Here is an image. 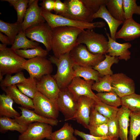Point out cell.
Instances as JSON below:
<instances>
[{
	"mask_svg": "<svg viewBox=\"0 0 140 140\" xmlns=\"http://www.w3.org/2000/svg\"><path fill=\"white\" fill-rule=\"evenodd\" d=\"M94 19L100 18L103 19L109 26L111 38L116 41L115 36L118 28L123 23L113 17L108 10L106 5H102L99 10L93 15Z\"/></svg>",
	"mask_w": 140,
	"mask_h": 140,
	"instance_id": "22",
	"label": "cell"
},
{
	"mask_svg": "<svg viewBox=\"0 0 140 140\" xmlns=\"http://www.w3.org/2000/svg\"><path fill=\"white\" fill-rule=\"evenodd\" d=\"M101 102L118 107L122 105L121 99L114 91L98 93L96 94Z\"/></svg>",
	"mask_w": 140,
	"mask_h": 140,
	"instance_id": "37",
	"label": "cell"
},
{
	"mask_svg": "<svg viewBox=\"0 0 140 140\" xmlns=\"http://www.w3.org/2000/svg\"><path fill=\"white\" fill-rule=\"evenodd\" d=\"M25 31L22 30L16 37L11 48L13 50H27L36 48L39 46V43L27 38Z\"/></svg>",
	"mask_w": 140,
	"mask_h": 140,
	"instance_id": "28",
	"label": "cell"
},
{
	"mask_svg": "<svg viewBox=\"0 0 140 140\" xmlns=\"http://www.w3.org/2000/svg\"><path fill=\"white\" fill-rule=\"evenodd\" d=\"M129 140H136L140 134V112H131L130 115Z\"/></svg>",
	"mask_w": 140,
	"mask_h": 140,
	"instance_id": "33",
	"label": "cell"
},
{
	"mask_svg": "<svg viewBox=\"0 0 140 140\" xmlns=\"http://www.w3.org/2000/svg\"><path fill=\"white\" fill-rule=\"evenodd\" d=\"M55 1L53 0H44L40 4L44 9L51 12L54 10Z\"/></svg>",
	"mask_w": 140,
	"mask_h": 140,
	"instance_id": "48",
	"label": "cell"
},
{
	"mask_svg": "<svg viewBox=\"0 0 140 140\" xmlns=\"http://www.w3.org/2000/svg\"><path fill=\"white\" fill-rule=\"evenodd\" d=\"M22 68L27 72L30 78L37 80L45 75L50 74L53 70L52 63L49 59L39 57L26 60Z\"/></svg>",
	"mask_w": 140,
	"mask_h": 140,
	"instance_id": "9",
	"label": "cell"
},
{
	"mask_svg": "<svg viewBox=\"0 0 140 140\" xmlns=\"http://www.w3.org/2000/svg\"><path fill=\"white\" fill-rule=\"evenodd\" d=\"M26 60L17 54L14 50L0 44V81L5 75H11L23 69L22 65Z\"/></svg>",
	"mask_w": 140,
	"mask_h": 140,
	"instance_id": "2",
	"label": "cell"
},
{
	"mask_svg": "<svg viewBox=\"0 0 140 140\" xmlns=\"http://www.w3.org/2000/svg\"><path fill=\"white\" fill-rule=\"evenodd\" d=\"M42 15L52 30L58 27L71 26L82 30L102 28L106 25L103 21L87 23L73 20L62 16L53 14L40 7Z\"/></svg>",
	"mask_w": 140,
	"mask_h": 140,
	"instance_id": "4",
	"label": "cell"
},
{
	"mask_svg": "<svg viewBox=\"0 0 140 140\" xmlns=\"http://www.w3.org/2000/svg\"><path fill=\"white\" fill-rule=\"evenodd\" d=\"M67 6L66 3L60 0H55L54 11L55 14L61 15L66 11Z\"/></svg>",
	"mask_w": 140,
	"mask_h": 140,
	"instance_id": "47",
	"label": "cell"
},
{
	"mask_svg": "<svg viewBox=\"0 0 140 140\" xmlns=\"http://www.w3.org/2000/svg\"><path fill=\"white\" fill-rule=\"evenodd\" d=\"M38 0H29V7L21 24L24 31L33 25L46 21L41 14V8L38 5Z\"/></svg>",
	"mask_w": 140,
	"mask_h": 140,
	"instance_id": "17",
	"label": "cell"
},
{
	"mask_svg": "<svg viewBox=\"0 0 140 140\" xmlns=\"http://www.w3.org/2000/svg\"><path fill=\"white\" fill-rule=\"evenodd\" d=\"M56 100L59 111L64 115L65 120H75L78 100L67 87L60 89Z\"/></svg>",
	"mask_w": 140,
	"mask_h": 140,
	"instance_id": "8",
	"label": "cell"
},
{
	"mask_svg": "<svg viewBox=\"0 0 140 140\" xmlns=\"http://www.w3.org/2000/svg\"><path fill=\"white\" fill-rule=\"evenodd\" d=\"M109 119L100 114L94 108L91 112L89 119V125L95 126L107 124Z\"/></svg>",
	"mask_w": 140,
	"mask_h": 140,
	"instance_id": "43",
	"label": "cell"
},
{
	"mask_svg": "<svg viewBox=\"0 0 140 140\" xmlns=\"http://www.w3.org/2000/svg\"><path fill=\"white\" fill-rule=\"evenodd\" d=\"M0 41L2 44L5 45H11L12 43L9 38L7 36L4 35L2 33L0 32Z\"/></svg>",
	"mask_w": 140,
	"mask_h": 140,
	"instance_id": "49",
	"label": "cell"
},
{
	"mask_svg": "<svg viewBox=\"0 0 140 140\" xmlns=\"http://www.w3.org/2000/svg\"><path fill=\"white\" fill-rule=\"evenodd\" d=\"M69 55L74 64L93 68L105 58L104 55L91 53L82 44L76 45L69 52Z\"/></svg>",
	"mask_w": 140,
	"mask_h": 140,
	"instance_id": "6",
	"label": "cell"
},
{
	"mask_svg": "<svg viewBox=\"0 0 140 140\" xmlns=\"http://www.w3.org/2000/svg\"><path fill=\"white\" fill-rule=\"evenodd\" d=\"M26 78L22 71L16 73L13 75H8L0 82L1 88H6L21 83L24 81Z\"/></svg>",
	"mask_w": 140,
	"mask_h": 140,
	"instance_id": "41",
	"label": "cell"
},
{
	"mask_svg": "<svg viewBox=\"0 0 140 140\" xmlns=\"http://www.w3.org/2000/svg\"><path fill=\"white\" fill-rule=\"evenodd\" d=\"M111 86L113 91L121 98L135 93L133 80L122 73L111 75Z\"/></svg>",
	"mask_w": 140,
	"mask_h": 140,
	"instance_id": "14",
	"label": "cell"
},
{
	"mask_svg": "<svg viewBox=\"0 0 140 140\" xmlns=\"http://www.w3.org/2000/svg\"><path fill=\"white\" fill-rule=\"evenodd\" d=\"M77 44L85 45L88 50L94 54L105 55L108 49V40L107 38L93 29L82 30L78 36Z\"/></svg>",
	"mask_w": 140,
	"mask_h": 140,
	"instance_id": "5",
	"label": "cell"
},
{
	"mask_svg": "<svg viewBox=\"0 0 140 140\" xmlns=\"http://www.w3.org/2000/svg\"><path fill=\"white\" fill-rule=\"evenodd\" d=\"M38 92L48 98L56 100L60 90L55 80L52 76L48 74L37 80Z\"/></svg>",
	"mask_w": 140,
	"mask_h": 140,
	"instance_id": "18",
	"label": "cell"
},
{
	"mask_svg": "<svg viewBox=\"0 0 140 140\" xmlns=\"http://www.w3.org/2000/svg\"><path fill=\"white\" fill-rule=\"evenodd\" d=\"M104 55V59L93 68L98 72L101 77L107 75H112L113 74L111 69V67L113 64L118 63L119 61L117 57L111 56L107 54Z\"/></svg>",
	"mask_w": 140,
	"mask_h": 140,
	"instance_id": "27",
	"label": "cell"
},
{
	"mask_svg": "<svg viewBox=\"0 0 140 140\" xmlns=\"http://www.w3.org/2000/svg\"><path fill=\"white\" fill-rule=\"evenodd\" d=\"M27 127L22 125L15 119L6 117H0V132L5 133L9 131H16L20 134L24 132Z\"/></svg>",
	"mask_w": 140,
	"mask_h": 140,
	"instance_id": "26",
	"label": "cell"
},
{
	"mask_svg": "<svg viewBox=\"0 0 140 140\" xmlns=\"http://www.w3.org/2000/svg\"><path fill=\"white\" fill-rule=\"evenodd\" d=\"M94 81L93 80H86L80 77H75L67 88L77 100L80 96H85L98 102L100 100L92 89Z\"/></svg>",
	"mask_w": 140,
	"mask_h": 140,
	"instance_id": "13",
	"label": "cell"
},
{
	"mask_svg": "<svg viewBox=\"0 0 140 140\" xmlns=\"http://www.w3.org/2000/svg\"><path fill=\"white\" fill-rule=\"evenodd\" d=\"M74 130L71 125L65 123L60 129L52 132L50 140H78L74 135Z\"/></svg>",
	"mask_w": 140,
	"mask_h": 140,
	"instance_id": "30",
	"label": "cell"
},
{
	"mask_svg": "<svg viewBox=\"0 0 140 140\" xmlns=\"http://www.w3.org/2000/svg\"><path fill=\"white\" fill-rule=\"evenodd\" d=\"M13 101L9 95L4 94L0 95V116L11 118L21 115L13 107Z\"/></svg>",
	"mask_w": 140,
	"mask_h": 140,
	"instance_id": "24",
	"label": "cell"
},
{
	"mask_svg": "<svg viewBox=\"0 0 140 140\" xmlns=\"http://www.w3.org/2000/svg\"><path fill=\"white\" fill-rule=\"evenodd\" d=\"M3 1L8 2L11 6L13 7L17 13V21L22 24L28 4V0H2Z\"/></svg>",
	"mask_w": 140,
	"mask_h": 140,
	"instance_id": "38",
	"label": "cell"
},
{
	"mask_svg": "<svg viewBox=\"0 0 140 140\" xmlns=\"http://www.w3.org/2000/svg\"><path fill=\"white\" fill-rule=\"evenodd\" d=\"M88 129L89 131L90 134L94 136L109 137L108 136V127L107 124L95 126L89 125Z\"/></svg>",
	"mask_w": 140,
	"mask_h": 140,
	"instance_id": "42",
	"label": "cell"
},
{
	"mask_svg": "<svg viewBox=\"0 0 140 140\" xmlns=\"http://www.w3.org/2000/svg\"><path fill=\"white\" fill-rule=\"evenodd\" d=\"M106 6L108 12L113 17L123 23L125 19L123 0H107Z\"/></svg>",
	"mask_w": 140,
	"mask_h": 140,
	"instance_id": "29",
	"label": "cell"
},
{
	"mask_svg": "<svg viewBox=\"0 0 140 140\" xmlns=\"http://www.w3.org/2000/svg\"><path fill=\"white\" fill-rule=\"evenodd\" d=\"M122 106L131 112H140V95L135 93L121 98Z\"/></svg>",
	"mask_w": 140,
	"mask_h": 140,
	"instance_id": "34",
	"label": "cell"
},
{
	"mask_svg": "<svg viewBox=\"0 0 140 140\" xmlns=\"http://www.w3.org/2000/svg\"><path fill=\"white\" fill-rule=\"evenodd\" d=\"M74 78H82L86 80L98 82L101 77L98 72L90 67H83L73 64Z\"/></svg>",
	"mask_w": 140,
	"mask_h": 140,
	"instance_id": "25",
	"label": "cell"
},
{
	"mask_svg": "<svg viewBox=\"0 0 140 140\" xmlns=\"http://www.w3.org/2000/svg\"><path fill=\"white\" fill-rule=\"evenodd\" d=\"M121 29L117 32L116 39H121L126 41H131L140 37V24L133 18L126 19Z\"/></svg>",
	"mask_w": 140,
	"mask_h": 140,
	"instance_id": "20",
	"label": "cell"
},
{
	"mask_svg": "<svg viewBox=\"0 0 140 140\" xmlns=\"http://www.w3.org/2000/svg\"><path fill=\"white\" fill-rule=\"evenodd\" d=\"M111 81L110 75H107L101 77L98 82L93 83L92 89L98 93L114 91L111 86Z\"/></svg>",
	"mask_w": 140,
	"mask_h": 140,
	"instance_id": "39",
	"label": "cell"
},
{
	"mask_svg": "<svg viewBox=\"0 0 140 140\" xmlns=\"http://www.w3.org/2000/svg\"><path fill=\"white\" fill-rule=\"evenodd\" d=\"M49 59L57 66V72L52 76L60 89L67 88L74 78L73 64L69 53L61 55L58 58L50 56Z\"/></svg>",
	"mask_w": 140,
	"mask_h": 140,
	"instance_id": "3",
	"label": "cell"
},
{
	"mask_svg": "<svg viewBox=\"0 0 140 140\" xmlns=\"http://www.w3.org/2000/svg\"><path fill=\"white\" fill-rule=\"evenodd\" d=\"M94 108L100 114L109 119L117 116L119 108L107 104L101 101H95Z\"/></svg>",
	"mask_w": 140,
	"mask_h": 140,
	"instance_id": "36",
	"label": "cell"
},
{
	"mask_svg": "<svg viewBox=\"0 0 140 140\" xmlns=\"http://www.w3.org/2000/svg\"><path fill=\"white\" fill-rule=\"evenodd\" d=\"M21 115L14 119L20 124L28 127L30 124L36 122H40L48 124L52 126L58 124L57 119L49 118L43 117L35 113L33 110L29 109L22 107H18Z\"/></svg>",
	"mask_w": 140,
	"mask_h": 140,
	"instance_id": "16",
	"label": "cell"
},
{
	"mask_svg": "<svg viewBox=\"0 0 140 140\" xmlns=\"http://www.w3.org/2000/svg\"><path fill=\"white\" fill-rule=\"evenodd\" d=\"M18 55L23 58L30 59L37 57H45L48 54V51L41 47L27 50L18 49L14 50Z\"/></svg>",
	"mask_w": 140,
	"mask_h": 140,
	"instance_id": "35",
	"label": "cell"
},
{
	"mask_svg": "<svg viewBox=\"0 0 140 140\" xmlns=\"http://www.w3.org/2000/svg\"><path fill=\"white\" fill-rule=\"evenodd\" d=\"M6 94L9 95L13 101L21 107L33 110L34 106L32 99L22 93L14 85L1 88Z\"/></svg>",
	"mask_w": 140,
	"mask_h": 140,
	"instance_id": "21",
	"label": "cell"
},
{
	"mask_svg": "<svg viewBox=\"0 0 140 140\" xmlns=\"http://www.w3.org/2000/svg\"><path fill=\"white\" fill-rule=\"evenodd\" d=\"M109 137L113 139H118L119 127L117 116L109 119L107 123Z\"/></svg>",
	"mask_w": 140,
	"mask_h": 140,
	"instance_id": "44",
	"label": "cell"
},
{
	"mask_svg": "<svg viewBox=\"0 0 140 140\" xmlns=\"http://www.w3.org/2000/svg\"><path fill=\"white\" fill-rule=\"evenodd\" d=\"M131 111L122 106L117 114L119 127V137L121 140H128V127Z\"/></svg>",
	"mask_w": 140,
	"mask_h": 140,
	"instance_id": "23",
	"label": "cell"
},
{
	"mask_svg": "<svg viewBox=\"0 0 140 140\" xmlns=\"http://www.w3.org/2000/svg\"><path fill=\"white\" fill-rule=\"evenodd\" d=\"M37 80L30 77L23 82L16 85L23 94L33 99L38 92L37 87Z\"/></svg>",
	"mask_w": 140,
	"mask_h": 140,
	"instance_id": "32",
	"label": "cell"
},
{
	"mask_svg": "<svg viewBox=\"0 0 140 140\" xmlns=\"http://www.w3.org/2000/svg\"><path fill=\"white\" fill-rule=\"evenodd\" d=\"M107 0H81L86 7L94 14L102 5H106Z\"/></svg>",
	"mask_w": 140,
	"mask_h": 140,
	"instance_id": "45",
	"label": "cell"
},
{
	"mask_svg": "<svg viewBox=\"0 0 140 140\" xmlns=\"http://www.w3.org/2000/svg\"><path fill=\"white\" fill-rule=\"evenodd\" d=\"M106 34L108 39V49L107 53L111 56L116 57L119 59L126 61L131 58V53L129 49L131 47V44L129 43L121 44L112 39L110 34L107 32L106 29Z\"/></svg>",
	"mask_w": 140,
	"mask_h": 140,
	"instance_id": "19",
	"label": "cell"
},
{
	"mask_svg": "<svg viewBox=\"0 0 140 140\" xmlns=\"http://www.w3.org/2000/svg\"><path fill=\"white\" fill-rule=\"evenodd\" d=\"M52 126L47 123L36 122L30 124L26 130L18 136V140L49 139L52 130Z\"/></svg>",
	"mask_w": 140,
	"mask_h": 140,
	"instance_id": "12",
	"label": "cell"
},
{
	"mask_svg": "<svg viewBox=\"0 0 140 140\" xmlns=\"http://www.w3.org/2000/svg\"><path fill=\"white\" fill-rule=\"evenodd\" d=\"M74 134L81 137L83 140H118V139H113L109 137L95 136L76 129L74 130Z\"/></svg>",
	"mask_w": 140,
	"mask_h": 140,
	"instance_id": "46",
	"label": "cell"
},
{
	"mask_svg": "<svg viewBox=\"0 0 140 140\" xmlns=\"http://www.w3.org/2000/svg\"><path fill=\"white\" fill-rule=\"evenodd\" d=\"M26 37L33 41L43 44L48 51L51 50V41L52 30L47 23H39L24 31Z\"/></svg>",
	"mask_w": 140,
	"mask_h": 140,
	"instance_id": "11",
	"label": "cell"
},
{
	"mask_svg": "<svg viewBox=\"0 0 140 140\" xmlns=\"http://www.w3.org/2000/svg\"><path fill=\"white\" fill-rule=\"evenodd\" d=\"M66 12L60 15L77 21L92 22L94 13L85 5L81 0H66Z\"/></svg>",
	"mask_w": 140,
	"mask_h": 140,
	"instance_id": "7",
	"label": "cell"
},
{
	"mask_svg": "<svg viewBox=\"0 0 140 140\" xmlns=\"http://www.w3.org/2000/svg\"><path fill=\"white\" fill-rule=\"evenodd\" d=\"M123 8L125 20L132 18L134 14L140 15V6L136 0H123Z\"/></svg>",
	"mask_w": 140,
	"mask_h": 140,
	"instance_id": "40",
	"label": "cell"
},
{
	"mask_svg": "<svg viewBox=\"0 0 140 140\" xmlns=\"http://www.w3.org/2000/svg\"><path fill=\"white\" fill-rule=\"evenodd\" d=\"M32 100L35 113L45 117L57 119L59 111L56 100L50 99L39 92Z\"/></svg>",
	"mask_w": 140,
	"mask_h": 140,
	"instance_id": "10",
	"label": "cell"
},
{
	"mask_svg": "<svg viewBox=\"0 0 140 140\" xmlns=\"http://www.w3.org/2000/svg\"><path fill=\"white\" fill-rule=\"evenodd\" d=\"M95 102L94 99L85 96H81L78 99L75 120L86 129H88L90 115Z\"/></svg>",
	"mask_w": 140,
	"mask_h": 140,
	"instance_id": "15",
	"label": "cell"
},
{
	"mask_svg": "<svg viewBox=\"0 0 140 140\" xmlns=\"http://www.w3.org/2000/svg\"><path fill=\"white\" fill-rule=\"evenodd\" d=\"M22 30L21 24L17 22L10 23L0 20V31L4 33L10 39L12 44L19 33Z\"/></svg>",
	"mask_w": 140,
	"mask_h": 140,
	"instance_id": "31",
	"label": "cell"
},
{
	"mask_svg": "<svg viewBox=\"0 0 140 140\" xmlns=\"http://www.w3.org/2000/svg\"><path fill=\"white\" fill-rule=\"evenodd\" d=\"M51 41V50L54 56L58 58L69 53L77 44V40L83 30L71 26H61L53 30Z\"/></svg>",
	"mask_w": 140,
	"mask_h": 140,
	"instance_id": "1",
	"label": "cell"
}]
</instances>
